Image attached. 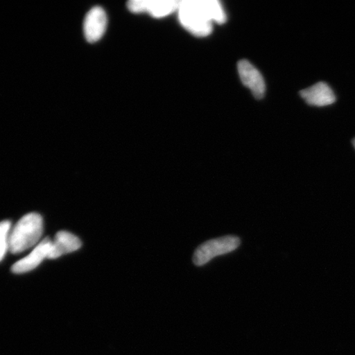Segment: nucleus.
Returning <instances> with one entry per match:
<instances>
[{"label":"nucleus","instance_id":"obj_5","mask_svg":"<svg viewBox=\"0 0 355 355\" xmlns=\"http://www.w3.org/2000/svg\"><path fill=\"white\" fill-rule=\"evenodd\" d=\"M108 17L101 7L96 6L87 12L84 20V35L89 43L99 42L107 28Z\"/></svg>","mask_w":355,"mask_h":355},{"label":"nucleus","instance_id":"obj_8","mask_svg":"<svg viewBox=\"0 0 355 355\" xmlns=\"http://www.w3.org/2000/svg\"><path fill=\"white\" fill-rule=\"evenodd\" d=\"M82 247V241L73 234L60 232L55 235L49 254L48 259H55L58 257L77 251Z\"/></svg>","mask_w":355,"mask_h":355},{"label":"nucleus","instance_id":"obj_2","mask_svg":"<svg viewBox=\"0 0 355 355\" xmlns=\"http://www.w3.org/2000/svg\"><path fill=\"white\" fill-rule=\"evenodd\" d=\"M43 234V219L37 213H29L11 229L10 252L17 254L38 244Z\"/></svg>","mask_w":355,"mask_h":355},{"label":"nucleus","instance_id":"obj_4","mask_svg":"<svg viewBox=\"0 0 355 355\" xmlns=\"http://www.w3.org/2000/svg\"><path fill=\"white\" fill-rule=\"evenodd\" d=\"M178 0H131L127 3L132 13L148 12L155 19H162L179 10Z\"/></svg>","mask_w":355,"mask_h":355},{"label":"nucleus","instance_id":"obj_6","mask_svg":"<svg viewBox=\"0 0 355 355\" xmlns=\"http://www.w3.org/2000/svg\"><path fill=\"white\" fill-rule=\"evenodd\" d=\"M238 71L243 85L250 89L255 98H263L266 92V84L259 71L245 60L239 62Z\"/></svg>","mask_w":355,"mask_h":355},{"label":"nucleus","instance_id":"obj_10","mask_svg":"<svg viewBox=\"0 0 355 355\" xmlns=\"http://www.w3.org/2000/svg\"><path fill=\"white\" fill-rule=\"evenodd\" d=\"M12 223L10 221L0 222V261L6 257L7 252L10 251V234Z\"/></svg>","mask_w":355,"mask_h":355},{"label":"nucleus","instance_id":"obj_11","mask_svg":"<svg viewBox=\"0 0 355 355\" xmlns=\"http://www.w3.org/2000/svg\"><path fill=\"white\" fill-rule=\"evenodd\" d=\"M353 144H354V146L355 148V139L354 140Z\"/></svg>","mask_w":355,"mask_h":355},{"label":"nucleus","instance_id":"obj_1","mask_svg":"<svg viewBox=\"0 0 355 355\" xmlns=\"http://www.w3.org/2000/svg\"><path fill=\"white\" fill-rule=\"evenodd\" d=\"M177 12L181 25L198 37L209 35L213 24H223L226 21L223 7L217 0H183Z\"/></svg>","mask_w":355,"mask_h":355},{"label":"nucleus","instance_id":"obj_7","mask_svg":"<svg viewBox=\"0 0 355 355\" xmlns=\"http://www.w3.org/2000/svg\"><path fill=\"white\" fill-rule=\"evenodd\" d=\"M52 245L50 238L44 239L39 243L28 256L21 259L12 266V272L15 274H22L30 272L42 263L44 259H48Z\"/></svg>","mask_w":355,"mask_h":355},{"label":"nucleus","instance_id":"obj_9","mask_svg":"<svg viewBox=\"0 0 355 355\" xmlns=\"http://www.w3.org/2000/svg\"><path fill=\"white\" fill-rule=\"evenodd\" d=\"M300 95L308 104L315 106L329 105L336 101L331 88L325 83H318L300 92Z\"/></svg>","mask_w":355,"mask_h":355},{"label":"nucleus","instance_id":"obj_3","mask_svg":"<svg viewBox=\"0 0 355 355\" xmlns=\"http://www.w3.org/2000/svg\"><path fill=\"white\" fill-rule=\"evenodd\" d=\"M241 245V239L235 236H225L211 239L202 244L195 251L193 263L198 266L205 265L214 257L227 254Z\"/></svg>","mask_w":355,"mask_h":355}]
</instances>
